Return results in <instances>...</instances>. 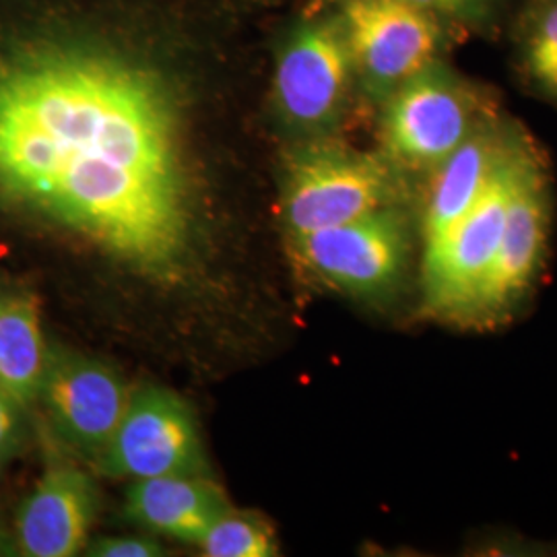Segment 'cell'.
Returning <instances> with one entry per match:
<instances>
[{"instance_id":"obj_12","label":"cell","mask_w":557,"mask_h":557,"mask_svg":"<svg viewBox=\"0 0 557 557\" xmlns=\"http://www.w3.org/2000/svg\"><path fill=\"white\" fill-rule=\"evenodd\" d=\"M98 494L81 469L54 465L21 504L15 522L17 554L27 557H73L87 547Z\"/></svg>"},{"instance_id":"obj_11","label":"cell","mask_w":557,"mask_h":557,"mask_svg":"<svg viewBox=\"0 0 557 557\" xmlns=\"http://www.w3.org/2000/svg\"><path fill=\"white\" fill-rule=\"evenodd\" d=\"M524 135L527 128L504 112L419 184L416 207L423 248L444 238L475 207Z\"/></svg>"},{"instance_id":"obj_5","label":"cell","mask_w":557,"mask_h":557,"mask_svg":"<svg viewBox=\"0 0 557 557\" xmlns=\"http://www.w3.org/2000/svg\"><path fill=\"white\" fill-rule=\"evenodd\" d=\"M337 13L356 66L359 100L379 108L425 64L465 40L409 0H326Z\"/></svg>"},{"instance_id":"obj_17","label":"cell","mask_w":557,"mask_h":557,"mask_svg":"<svg viewBox=\"0 0 557 557\" xmlns=\"http://www.w3.org/2000/svg\"><path fill=\"white\" fill-rule=\"evenodd\" d=\"M207 557L277 556L273 529L255 515H239L230 508L221 515L199 543Z\"/></svg>"},{"instance_id":"obj_16","label":"cell","mask_w":557,"mask_h":557,"mask_svg":"<svg viewBox=\"0 0 557 557\" xmlns=\"http://www.w3.org/2000/svg\"><path fill=\"white\" fill-rule=\"evenodd\" d=\"M455 29L465 41L504 40L520 0H409Z\"/></svg>"},{"instance_id":"obj_6","label":"cell","mask_w":557,"mask_h":557,"mask_svg":"<svg viewBox=\"0 0 557 557\" xmlns=\"http://www.w3.org/2000/svg\"><path fill=\"white\" fill-rule=\"evenodd\" d=\"M411 205L386 207L359 220L292 238L306 275L359 299L395 294L413 255Z\"/></svg>"},{"instance_id":"obj_9","label":"cell","mask_w":557,"mask_h":557,"mask_svg":"<svg viewBox=\"0 0 557 557\" xmlns=\"http://www.w3.org/2000/svg\"><path fill=\"white\" fill-rule=\"evenodd\" d=\"M112 478L151 479L199 475L202 469L197 421L188 405L165 388L131 393L126 411L98 458Z\"/></svg>"},{"instance_id":"obj_20","label":"cell","mask_w":557,"mask_h":557,"mask_svg":"<svg viewBox=\"0 0 557 557\" xmlns=\"http://www.w3.org/2000/svg\"><path fill=\"white\" fill-rule=\"evenodd\" d=\"M17 554V545H15V537H11L2 524H0V557L15 556Z\"/></svg>"},{"instance_id":"obj_18","label":"cell","mask_w":557,"mask_h":557,"mask_svg":"<svg viewBox=\"0 0 557 557\" xmlns=\"http://www.w3.org/2000/svg\"><path fill=\"white\" fill-rule=\"evenodd\" d=\"M94 557H156L163 556L160 543L149 537H103L87 547Z\"/></svg>"},{"instance_id":"obj_3","label":"cell","mask_w":557,"mask_h":557,"mask_svg":"<svg viewBox=\"0 0 557 557\" xmlns=\"http://www.w3.org/2000/svg\"><path fill=\"white\" fill-rule=\"evenodd\" d=\"M416 199L418 188L379 149L361 151L338 135L296 140L283 163L281 218L289 239Z\"/></svg>"},{"instance_id":"obj_1","label":"cell","mask_w":557,"mask_h":557,"mask_svg":"<svg viewBox=\"0 0 557 557\" xmlns=\"http://www.w3.org/2000/svg\"><path fill=\"white\" fill-rule=\"evenodd\" d=\"M145 34L69 4H0V207L172 278L195 221L188 91Z\"/></svg>"},{"instance_id":"obj_19","label":"cell","mask_w":557,"mask_h":557,"mask_svg":"<svg viewBox=\"0 0 557 557\" xmlns=\"http://www.w3.org/2000/svg\"><path fill=\"white\" fill-rule=\"evenodd\" d=\"M23 405L0 388V457L17 453L23 440Z\"/></svg>"},{"instance_id":"obj_4","label":"cell","mask_w":557,"mask_h":557,"mask_svg":"<svg viewBox=\"0 0 557 557\" xmlns=\"http://www.w3.org/2000/svg\"><path fill=\"white\" fill-rule=\"evenodd\" d=\"M271 101L294 143L335 137L361 101L347 38L326 0H308L278 36Z\"/></svg>"},{"instance_id":"obj_13","label":"cell","mask_w":557,"mask_h":557,"mask_svg":"<svg viewBox=\"0 0 557 557\" xmlns=\"http://www.w3.org/2000/svg\"><path fill=\"white\" fill-rule=\"evenodd\" d=\"M225 510L223 494L199 475L137 479L126 492L133 522L197 545Z\"/></svg>"},{"instance_id":"obj_8","label":"cell","mask_w":557,"mask_h":557,"mask_svg":"<svg viewBox=\"0 0 557 557\" xmlns=\"http://www.w3.org/2000/svg\"><path fill=\"white\" fill-rule=\"evenodd\" d=\"M549 232L552 174L541 147L529 137L518 156L498 252L483 285L473 326H492L512 314L537 278L547 255Z\"/></svg>"},{"instance_id":"obj_10","label":"cell","mask_w":557,"mask_h":557,"mask_svg":"<svg viewBox=\"0 0 557 557\" xmlns=\"http://www.w3.org/2000/svg\"><path fill=\"white\" fill-rule=\"evenodd\" d=\"M131 393L119 374L98 359L50 349L41 380V400L62 442L100 458L126 411Z\"/></svg>"},{"instance_id":"obj_14","label":"cell","mask_w":557,"mask_h":557,"mask_svg":"<svg viewBox=\"0 0 557 557\" xmlns=\"http://www.w3.org/2000/svg\"><path fill=\"white\" fill-rule=\"evenodd\" d=\"M48 354L36 299L0 292V388L23 407L38 400Z\"/></svg>"},{"instance_id":"obj_7","label":"cell","mask_w":557,"mask_h":557,"mask_svg":"<svg viewBox=\"0 0 557 557\" xmlns=\"http://www.w3.org/2000/svg\"><path fill=\"white\" fill-rule=\"evenodd\" d=\"M529 137L527 131L512 158L506 161L475 207L444 238L423 248L421 289L423 308L430 317L473 326L483 285L498 252L518 156Z\"/></svg>"},{"instance_id":"obj_15","label":"cell","mask_w":557,"mask_h":557,"mask_svg":"<svg viewBox=\"0 0 557 557\" xmlns=\"http://www.w3.org/2000/svg\"><path fill=\"white\" fill-rule=\"evenodd\" d=\"M504 40L522 89L557 108V0H520Z\"/></svg>"},{"instance_id":"obj_2","label":"cell","mask_w":557,"mask_h":557,"mask_svg":"<svg viewBox=\"0 0 557 557\" xmlns=\"http://www.w3.org/2000/svg\"><path fill=\"white\" fill-rule=\"evenodd\" d=\"M379 151L416 188L502 112L498 91L450 57L425 64L380 103Z\"/></svg>"},{"instance_id":"obj_21","label":"cell","mask_w":557,"mask_h":557,"mask_svg":"<svg viewBox=\"0 0 557 557\" xmlns=\"http://www.w3.org/2000/svg\"><path fill=\"white\" fill-rule=\"evenodd\" d=\"M2 460H4V458L0 457V465H2Z\"/></svg>"}]
</instances>
